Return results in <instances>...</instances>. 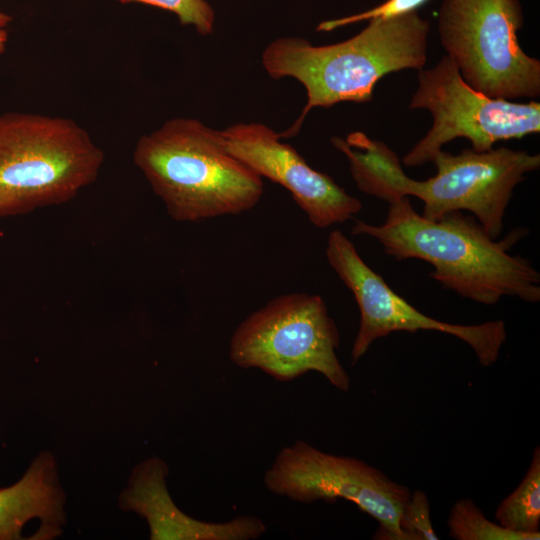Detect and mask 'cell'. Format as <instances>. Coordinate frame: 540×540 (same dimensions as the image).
<instances>
[{
    "label": "cell",
    "instance_id": "6da1fadb",
    "mask_svg": "<svg viewBox=\"0 0 540 540\" xmlns=\"http://www.w3.org/2000/svg\"><path fill=\"white\" fill-rule=\"evenodd\" d=\"M381 225L357 220L353 235L376 239L394 259H420L433 266L429 276L458 295L484 305L504 296L525 302L540 301V274L524 257L509 253L522 229L503 240L489 236L474 216L450 212L430 220L415 212L410 197L387 202Z\"/></svg>",
    "mask_w": 540,
    "mask_h": 540
},
{
    "label": "cell",
    "instance_id": "7a4b0ae2",
    "mask_svg": "<svg viewBox=\"0 0 540 540\" xmlns=\"http://www.w3.org/2000/svg\"><path fill=\"white\" fill-rule=\"evenodd\" d=\"M331 143L346 156L351 176L363 193L386 202L414 196L423 202L421 215L430 220L466 210L493 239L503 230L515 187L540 166L539 154L507 147L485 152L464 149L457 155L440 150L432 161L435 176L418 181L405 174L391 148L363 132H352L346 139L333 137Z\"/></svg>",
    "mask_w": 540,
    "mask_h": 540
},
{
    "label": "cell",
    "instance_id": "3957f363",
    "mask_svg": "<svg viewBox=\"0 0 540 540\" xmlns=\"http://www.w3.org/2000/svg\"><path fill=\"white\" fill-rule=\"evenodd\" d=\"M429 30V22L413 12L370 20L361 32L335 44L315 46L300 37H282L268 44L261 60L268 75L273 79L292 77L307 94L300 116L279 133L280 138L297 135L315 107L368 102L385 75L424 68Z\"/></svg>",
    "mask_w": 540,
    "mask_h": 540
},
{
    "label": "cell",
    "instance_id": "277c9868",
    "mask_svg": "<svg viewBox=\"0 0 540 540\" xmlns=\"http://www.w3.org/2000/svg\"><path fill=\"white\" fill-rule=\"evenodd\" d=\"M133 161L177 222L241 214L264 191L262 178L226 149L220 131L194 118L170 119L141 136Z\"/></svg>",
    "mask_w": 540,
    "mask_h": 540
},
{
    "label": "cell",
    "instance_id": "5b68a950",
    "mask_svg": "<svg viewBox=\"0 0 540 540\" xmlns=\"http://www.w3.org/2000/svg\"><path fill=\"white\" fill-rule=\"evenodd\" d=\"M103 161L101 148L73 120L0 115V215L69 202L97 179Z\"/></svg>",
    "mask_w": 540,
    "mask_h": 540
},
{
    "label": "cell",
    "instance_id": "8992f818",
    "mask_svg": "<svg viewBox=\"0 0 540 540\" xmlns=\"http://www.w3.org/2000/svg\"><path fill=\"white\" fill-rule=\"evenodd\" d=\"M338 327L319 295L277 296L244 319L229 343L230 360L242 369L257 368L277 381L307 372L322 374L342 392L351 386L337 349Z\"/></svg>",
    "mask_w": 540,
    "mask_h": 540
},
{
    "label": "cell",
    "instance_id": "52a82bcc",
    "mask_svg": "<svg viewBox=\"0 0 540 540\" xmlns=\"http://www.w3.org/2000/svg\"><path fill=\"white\" fill-rule=\"evenodd\" d=\"M519 0H443L439 39L462 79L491 98L540 95V61L521 48Z\"/></svg>",
    "mask_w": 540,
    "mask_h": 540
},
{
    "label": "cell",
    "instance_id": "ba28073f",
    "mask_svg": "<svg viewBox=\"0 0 540 540\" xmlns=\"http://www.w3.org/2000/svg\"><path fill=\"white\" fill-rule=\"evenodd\" d=\"M418 88L409 108L426 109L431 128L402 158L416 167L432 162L442 146L456 138L470 141L472 150L485 152L502 140L540 131V104L488 97L470 87L451 58L443 56L430 69L418 70Z\"/></svg>",
    "mask_w": 540,
    "mask_h": 540
},
{
    "label": "cell",
    "instance_id": "9c48e42d",
    "mask_svg": "<svg viewBox=\"0 0 540 540\" xmlns=\"http://www.w3.org/2000/svg\"><path fill=\"white\" fill-rule=\"evenodd\" d=\"M263 481L273 494L300 503L348 500L379 523L374 539L405 540L399 519L409 488L362 460L297 440L278 452Z\"/></svg>",
    "mask_w": 540,
    "mask_h": 540
},
{
    "label": "cell",
    "instance_id": "30bf717a",
    "mask_svg": "<svg viewBox=\"0 0 540 540\" xmlns=\"http://www.w3.org/2000/svg\"><path fill=\"white\" fill-rule=\"evenodd\" d=\"M326 258L340 280L352 292L360 312L359 328L351 348L355 365L371 344L397 331L431 330L450 334L467 343L483 367L494 364L507 338L503 320L476 325L452 324L431 318L395 293L361 258L341 231L327 239Z\"/></svg>",
    "mask_w": 540,
    "mask_h": 540
},
{
    "label": "cell",
    "instance_id": "8fae6325",
    "mask_svg": "<svg viewBox=\"0 0 540 540\" xmlns=\"http://www.w3.org/2000/svg\"><path fill=\"white\" fill-rule=\"evenodd\" d=\"M226 149L265 177L287 189L310 223L318 228L345 223L362 202L329 175L313 169L279 133L261 123H237L220 131Z\"/></svg>",
    "mask_w": 540,
    "mask_h": 540
},
{
    "label": "cell",
    "instance_id": "7c38bea8",
    "mask_svg": "<svg viewBox=\"0 0 540 540\" xmlns=\"http://www.w3.org/2000/svg\"><path fill=\"white\" fill-rule=\"evenodd\" d=\"M168 468L150 458L134 471L123 495L126 509L140 514L148 523L153 540H255L267 530L262 519L245 515L225 522L194 519L181 511L166 485Z\"/></svg>",
    "mask_w": 540,
    "mask_h": 540
},
{
    "label": "cell",
    "instance_id": "4fadbf2b",
    "mask_svg": "<svg viewBox=\"0 0 540 540\" xmlns=\"http://www.w3.org/2000/svg\"><path fill=\"white\" fill-rule=\"evenodd\" d=\"M61 507L52 457L40 455L17 483L0 489V540L20 538L24 524L33 518L54 530L52 525L61 521Z\"/></svg>",
    "mask_w": 540,
    "mask_h": 540
},
{
    "label": "cell",
    "instance_id": "5bb4252c",
    "mask_svg": "<svg viewBox=\"0 0 540 540\" xmlns=\"http://www.w3.org/2000/svg\"><path fill=\"white\" fill-rule=\"evenodd\" d=\"M502 527L522 534L540 536V449L536 447L530 466L517 488L501 501L494 513Z\"/></svg>",
    "mask_w": 540,
    "mask_h": 540
},
{
    "label": "cell",
    "instance_id": "9a60e30c",
    "mask_svg": "<svg viewBox=\"0 0 540 540\" xmlns=\"http://www.w3.org/2000/svg\"><path fill=\"white\" fill-rule=\"evenodd\" d=\"M447 525L456 540H539L540 536L517 533L488 520L483 511L465 498L454 503Z\"/></svg>",
    "mask_w": 540,
    "mask_h": 540
},
{
    "label": "cell",
    "instance_id": "2e32d148",
    "mask_svg": "<svg viewBox=\"0 0 540 540\" xmlns=\"http://www.w3.org/2000/svg\"><path fill=\"white\" fill-rule=\"evenodd\" d=\"M122 4L140 3L155 6L177 15L182 25L193 26L207 36L213 32L215 12L206 0H117Z\"/></svg>",
    "mask_w": 540,
    "mask_h": 540
},
{
    "label": "cell",
    "instance_id": "e0dca14e",
    "mask_svg": "<svg viewBox=\"0 0 540 540\" xmlns=\"http://www.w3.org/2000/svg\"><path fill=\"white\" fill-rule=\"evenodd\" d=\"M399 526L405 540H437L434 531L430 505L426 493L416 490L410 494L402 509Z\"/></svg>",
    "mask_w": 540,
    "mask_h": 540
},
{
    "label": "cell",
    "instance_id": "ac0fdd59",
    "mask_svg": "<svg viewBox=\"0 0 540 540\" xmlns=\"http://www.w3.org/2000/svg\"><path fill=\"white\" fill-rule=\"evenodd\" d=\"M428 1L429 0H386L367 11L339 19L323 21L317 26V31H332L334 29L361 21L389 19L404 16L417 12V9Z\"/></svg>",
    "mask_w": 540,
    "mask_h": 540
},
{
    "label": "cell",
    "instance_id": "d6986e66",
    "mask_svg": "<svg viewBox=\"0 0 540 540\" xmlns=\"http://www.w3.org/2000/svg\"><path fill=\"white\" fill-rule=\"evenodd\" d=\"M12 18L4 12H0V53L5 50L7 41H8V30L7 27L11 22Z\"/></svg>",
    "mask_w": 540,
    "mask_h": 540
}]
</instances>
